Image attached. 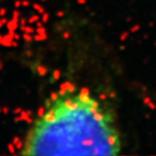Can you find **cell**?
Returning <instances> with one entry per match:
<instances>
[{"label": "cell", "mask_w": 156, "mask_h": 156, "mask_svg": "<svg viewBox=\"0 0 156 156\" xmlns=\"http://www.w3.org/2000/svg\"><path fill=\"white\" fill-rule=\"evenodd\" d=\"M120 135L111 111L88 90H64L46 103L21 155H118Z\"/></svg>", "instance_id": "obj_1"}]
</instances>
